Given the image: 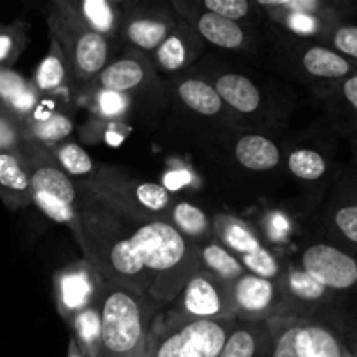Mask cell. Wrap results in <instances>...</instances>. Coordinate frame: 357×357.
I'll use <instances>...</instances> for the list:
<instances>
[{"label": "cell", "instance_id": "6", "mask_svg": "<svg viewBox=\"0 0 357 357\" xmlns=\"http://www.w3.org/2000/svg\"><path fill=\"white\" fill-rule=\"evenodd\" d=\"M49 26L77 79L89 80L103 72L108 61L107 37L91 30L72 3H58L49 14Z\"/></svg>", "mask_w": 357, "mask_h": 357}, {"label": "cell", "instance_id": "2", "mask_svg": "<svg viewBox=\"0 0 357 357\" xmlns=\"http://www.w3.org/2000/svg\"><path fill=\"white\" fill-rule=\"evenodd\" d=\"M162 307L150 296L103 282L98 357L145 356L155 317Z\"/></svg>", "mask_w": 357, "mask_h": 357}, {"label": "cell", "instance_id": "41", "mask_svg": "<svg viewBox=\"0 0 357 357\" xmlns=\"http://www.w3.org/2000/svg\"><path fill=\"white\" fill-rule=\"evenodd\" d=\"M335 45L342 52L357 58V26H344L335 33Z\"/></svg>", "mask_w": 357, "mask_h": 357}, {"label": "cell", "instance_id": "38", "mask_svg": "<svg viewBox=\"0 0 357 357\" xmlns=\"http://www.w3.org/2000/svg\"><path fill=\"white\" fill-rule=\"evenodd\" d=\"M96 110L103 117H119L124 114L129 107V96L122 93H114V91L100 89L96 94Z\"/></svg>", "mask_w": 357, "mask_h": 357}, {"label": "cell", "instance_id": "28", "mask_svg": "<svg viewBox=\"0 0 357 357\" xmlns=\"http://www.w3.org/2000/svg\"><path fill=\"white\" fill-rule=\"evenodd\" d=\"M169 23L153 17H139L128 24V37L136 47L152 51L169 37Z\"/></svg>", "mask_w": 357, "mask_h": 357}, {"label": "cell", "instance_id": "21", "mask_svg": "<svg viewBox=\"0 0 357 357\" xmlns=\"http://www.w3.org/2000/svg\"><path fill=\"white\" fill-rule=\"evenodd\" d=\"M197 31L202 38L223 49H239L246 44V35L237 21L225 20L213 13L201 14L197 20Z\"/></svg>", "mask_w": 357, "mask_h": 357}, {"label": "cell", "instance_id": "11", "mask_svg": "<svg viewBox=\"0 0 357 357\" xmlns=\"http://www.w3.org/2000/svg\"><path fill=\"white\" fill-rule=\"evenodd\" d=\"M272 331L268 321H239L218 357H271Z\"/></svg>", "mask_w": 357, "mask_h": 357}, {"label": "cell", "instance_id": "42", "mask_svg": "<svg viewBox=\"0 0 357 357\" xmlns=\"http://www.w3.org/2000/svg\"><path fill=\"white\" fill-rule=\"evenodd\" d=\"M344 93H345V98L351 101L352 107L357 110V77H352V79H349L347 82H345Z\"/></svg>", "mask_w": 357, "mask_h": 357}, {"label": "cell", "instance_id": "17", "mask_svg": "<svg viewBox=\"0 0 357 357\" xmlns=\"http://www.w3.org/2000/svg\"><path fill=\"white\" fill-rule=\"evenodd\" d=\"M73 342L87 357H98L101 333V293L91 305L68 321Z\"/></svg>", "mask_w": 357, "mask_h": 357}, {"label": "cell", "instance_id": "31", "mask_svg": "<svg viewBox=\"0 0 357 357\" xmlns=\"http://www.w3.org/2000/svg\"><path fill=\"white\" fill-rule=\"evenodd\" d=\"M56 159H58L59 166L66 174H73V176H84V174H91L94 171L93 159L89 153L77 143H59L58 149L54 152Z\"/></svg>", "mask_w": 357, "mask_h": 357}, {"label": "cell", "instance_id": "14", "mask_svg": "<svg viewBox=\"0 0 357 357\" xmlns=\"http://www.w3.org/2000/svg\"><path fill=\"white\" fill-rule=\"evenodd\" d=\"M213 239H218L220 246L229 250L237 260L264 246L248 223L227 215H220L213 220Z\"/></svg>", "mask_w": 357, "mask_h": 357}, {"label": "cell", "instance_id": "1", "mask_svg": "<svg viewBox=\"0 0 357 357\" xmlns=\"http://www.w3.org/2000/svg\"><path fill=\"white\" fill-rule=\"evenodd\" d=\"M79 241L84 260L105 282L149 296L152 279L142 264L131 213L79 185Z\"/></svg>", "mask_w": 357, "mask_h": 357}, {"label": "cell", "instance_id": "26", "mask_svg": "<svg viewBox=\"0 0 357 357\" xmlns=\"http://www.w3.org/2000/svg\"><path fill=\"white\" fill-rule=\"evenodd\" d=\"M80 20L93 31L103 35H112L117 28V10L108 0H82L79 3H72Z\"/></svg>", "mask_w": 357, "mask_h": 357}, {"label": "cell", "instance_id": "22", "mask_svg": "<svg viewBox=\"0 0 357 357\" xmlns=\"http://www.w3.org/2000/svg\"><path fill=\"white\" fill-rule=\"evenodd\" d=\"M199 267L230 284L248 272L229 250L213 241L199 248Z\"/></svg>", "mask_w": 357, "mask_h": 357}, {"label": "cell", "instance_id": "16", "mask_svg": "<svg viewBox=\"0 0 357 357\" xmlns=\"http://www.w3.org/2000/svg\"><path fill=\"white\" fill-rule=\"evenodd\" d=\"M236 159L246 169L271 171L278 167L281 152L272 139L260 135H248L236 143Z\"/></svg>", "mask_w": 357, "mask_h": 357}, {"label": "cell", "instance_id": "20", "mask_svg": "<svg viewBox=\"0 0 357 357\" xmlns=\"http://www.w3.org/2000/svg\"><path fill=\"white\" fill-rule=\"evenodd\" d=\"M23 128L26 139L44 146H52L68 138L73 129V122L65 114H49L44 117L33 114L31 117L24 119Z\"/></svg>", "mask_w": 357, "mask_h": 357}, {"label": "cell", "instance_id": "32", "mask_svg": "<svg viewBox=\"0 0 357 357\" xmlns=\"http://www.w3.org/2000/svg\"><path fill=\"white\" fill-rule=\"evenodd\" d=\"M26 45V33L21 23L0 26V68H9Z\"/></svg>", "mask_w": 357, "mask_h": 357}, {"label": "cell", "instance_id": "30", "mask_svg": "<svg viewBox=\"0 0 357 357\" xmlns=\"http://www.w3.org/2000/svg\"><path fill=\"white\" fill-rule=\"evenodd\" d=\"M282 293L288 291L295 298L303 300V302H316L323 298L326 288L321 282H317L312 275L307 274L305 271H296L291 268L284 278L279 279Z\"/></svg>", "mask_w": 357, "mask_h": 357}, {"label": "cell", "instance_id": "10", "mask_svg": "<svg viewBox=\"0 0 357 357\" xmlns=\"http://www.w3.org/2000/svg\"><path fill=\"white\" fill-rule=\"evenodd\" d=\"M303 271L324 288L347 289L357 281V264L344 251L326 244H316L302 257Z\"/></svg>", "mask_w": 357, "mask_h": 357}, {"label": "cell", "instance_id": "4", "mask_svg": "<svg viewBox=\"0 0 357 357\" xmlns=\"http://www.w3.org/2000/svg\"><path fill=\"white\" fill-rule=\"evenodd\" d=\"M45 146L26 139L23 146L24 162H26L28 176H30V197L31 204L37 206L49 220L66 225L79 236V185L73 183L72 178L56 166L54 162L45 160Z\"/></svg>", "mask_w": 357, "mask_h": 357}, {"label": "cell", "instance_id": "27", "mask_svg": "<svg viewBox=\"0 0 357 357\" xmlns=\"http://www.w3.org/2000/svg\"><path fill=\"white\" fill-rule=\"evenodd\" d=\"M303 66L309 73L324 79H338L347 75L351 66L337 52L324 47H312L303 54Z\"/></svg>", "mask_w": 357, "mask_h": 357}, {"label": "cell", "instance_id": "13", "mask_svg": "<svg viewBox=\"0 0 357 357\" xmlns=\"http://www.w3.org/2000/svg\"><path fill=\"white\" fill-rule=\"evenodd\" d=\"M38 93L33 84L10 68H0V110L20 121L37 112Z\"/></svg>", "mask_w": 357, "mask_h": 357}, {"label": "cell", "instance_id": "15", "mask_svg": "<svg viewBox=\"0 0 357 357\" xmlns=\"http://www.w3.org/2000/svg\"><path fill=\"white\" fill-rule=\"evenodd\" d=\"M220 100L243 114H251L260 107L261 94L248 77L239 73H225L215 84Z\"/></svg>", "mask_w": 357, "mask_h": 357}, {"label": "cell", "instance_id": "12", "mask_svg": "<svg viewBox=\"0 0 357 357\" xmlns=\"http://www.w3.org/2000/svg\"><path fill=\"white\" fill-rule=\"evenodd\" d=\"M0 199L13 211L31 204L30 176L21 153H0Z\"/></svg>", "mask_w": 357, "mask_h": 357}, {"label": "cell", "instance_id": "9", "mask_svg": "<svg viewBox=\"0 0 357 357\" xmlns=\"http://www.w3.org/2000/svg\"><path fill=\"white\" fill-rule=\"evenodd\" d=\"M103 282V279L86 260L66 265L56 275V302H58L59 314L65 317L66 323L100 296Z\"/></svg>", "mask_w": 357, "mask_h": 357}, {"label": "cell", "instance_id": "44", "mask_svg": "<svg viewBox=\"0 0 357 357\" xmlns=\"http://www.w3.org/2000/svg\"><path fill=\"white\" fill-rule=\"evenodd\" d=\"M142 357H146V352H145V356H142Z\"/></svg>", "mask_w": 357, "mask_h": 357}, {"label": "cell", "instance_id": "18", "mask_svg": "<svg viewBox=\"0 0 357 357\" xmlns=\"http://www.w3.org/2000/svg\"><path fill=\"white\" fill-rule=\"evenodd\" d=\"M169 222L181 236L197 244L199 248H201V243L208 244L213 241V222L201 208L190 202L181 201L173 204Z\"/></svg>", "mask_w": 357, "mask_h": 357}, {"label": "cell", "instance_id": "7", "mask_svg": "<svg viewBox=\"0 0 357 357\" xmlns=\"http://www.w3.org/2000/svg\"><path fill=\"white\" fill-rule=\"evenodd\" d=\"M167 319H220L234 316L230 282L199 268L176 298L160 310Z\"/></svg>", "mask_w": 357, "mask_h": 357}, {"label": "cell", "instance_id": "34", "mask_svg": "<svg viewBox=\"0 0 357 357\" xmlns=\"http://www.w3.org/2000/svg\"><path fill=\"white\" fill-rule=\"evenodd\" d=\"M24 142L23 121L0 110V153H21Z\"/></svg>", "mask_w": 357, "mask_h": 357}, {"label": "cell", "instance_id": "24", "mask_svg": "<svg viewBox=\"0 0 357 357\" xmlns=\"http://www.w3.org/2000/svg\"><path fill=\"white\" fill-rule=\"evenodd\" d=\"M66 70H68V63H66L65 54H63L58 42L52 38L51 49H49L47 56L38 65L37 72H35V79L31 84L37 89V93H52V91L65 86L66 75H68Z\"/></svg>", "mask_w": 357, "mask_h": 357}, {"label": "cell", "instance_id": "23", "mask_svg": "<svg viewBox=\"0 0 357 357\" xmlns=\"http://www.w3.org/2000/svg\"><path fill=\"white\" fill-rule=\"evenodd\" d=\"M145 75V66L138 59L126 58L105 66L103 72L100 73V84L101 89L126 94L128 91L142 86Z\"/></svg>", "mask_w": 357, "mask_h": 357}, {"label": "cell", "instance_id": "37", "mask_svg": "<svg viewBox=\"0 0 357 357\" xmlns=\"http://www.w3.org/2000/svg\"><path fill=\"white\" fill-rule=\"evenodd\" d=\"M206 13H213L230 21H239L248 16L251 3L248 0H206Z\"/></svg>", "mask_w": 357, "mask_h": 357}, {"label": "cell", "instance_id": "19", "mask_svg": "<svg viewBox=\"0 0 357 357\" xmlns=\"http://www.w3.org/2000/svg\"><path fill=\"white\" fill-rule=\"evenodd\" d=\"M296 352L300 357H352L326 328L302 324L296 335Z\"/></svg>", "mask_w": 357, "mask_h": 357}, {"label": "cell", "instance_id": "40", "mask_svg": "<svg viewBox=\"0 0 357 357\" xmlns=\"http://www.w3.org/2000/svg\"><path fill=\"white\" fill-rule=\"evenodd\" d=\"M335 222L345 237L357 243V206L342 208L335 216Z\"/></svg>", "mask_w": 357, "mask_h": 357}, {"label": "cell", "instance_id": "35", "mask_svg": "<svg viewBox=\"0 0 357 357\" xmlns=\"http://www.w3.org/2000/svg\"><path fill=\"white\" fill-rule=\"evenodd\" d=\"M155 59L162 70H167V72L180 70L188 59L187 44H185V40L180 35H169V37L157 47Z\"/></svg>", "mask_w": 357, "mask_h": 357}, {"label": "cell", "instance_id": "25", "mask_svg": "<svg viewBox=\"0 0 357 357\" xmlns=\"http://www.w3.org/2000/svg\"><path fill=\"white\" fill-rule=\"evenodd\" d=\"M178 96L190 110L201 115H216L223 108V101L220 100L215 87L204 80H183L178 87Z\"/></svg>", "mask_w": 357, "mask_h": 357}, {"label": "cell", "instance_id": "8", "mask_svg": "<svg viewBox=\"0 0 357 357\" xmlns=\"http://www.w3.org/2000/svg\"><path fill=\"white\" fill-rule=\"evenodd\" d=\"M234 316L239 321H271L281 317L282 289L278 279L246 274L230 284Z\"/></svg>", "mask_w": 357, "mask_h": 357}, {"label": "cell", "instance_id": "39", "mask_svg": "<svg viewBox=\"0 0 357 357\" xmlns=\"http://www.w3.org/2000/svg\"><path fill=\"white\" fill-rule=\"evenodd\" d=\"M281 21H284L286 26L298 35H314L319 30V21L314 14L305 13H278Z\"/></svg>", "mask_w": 357, "mask_h": 357}, {"label": "cell", "instance_id": "5", "mask_svg": "<svg viewBox=\"0 0 357 357\" xmlns=\"http://www.w3.org/2000/svg\"><path fill=\"white\" fill-rule=\"evenodd\" d=\"M82 185L131 215L169 222L173 199L164 185L138 180L119 167L108 166L93 171V176Z\"/></svg>", "mask_w": 357, "mask_h": 357}, {"label": "cell", "instance_id": "43", "mask_svg": "<svg viewBox=\"0 0 357 357\" xmlns=\"http://www.w3.org/2000/svg\"><path fill=\"white\" fill-rule=\"evenodd\" d=\"M68 357H87L82 351H80L79 345L73 342V338H70L68 342Z\"/></svg>", "mask_w": 357, "mask_h": 357}, {"label": "cell", "instance_id": "33", "mask_svg": "<svg viewBox=\"0 0 357 357\" xmlns=\"http://www.w3.org/2000/svg\"><path fill=\"white\" fill-rule=\"evenodd\" d=\"M288 167L302 180H319L326 171V162L314 150H295L288 159Z\"/></svg>", "mask_w": 357, "mask_h": 357}, {"label": "cell", "instance_id": "36", "mask_svg": "<svg viewBox=\"0 0 357 357\" xmlns=\"http://www.w3.org/2000/svg\"><path fill=\"white\" fill-rule=\"evenodd\" d=\"M239 261L250 274L258 275V278L278 279L281 275V265H279L278 258L265 246H261L255 253L239 258Z\"/></svg>", "mask_w": 357, "mask_h": 357}, {"label": "cell", "instance_id": "3", "mask_svg": "<svg viewBox=\"0 0 357 357\" xmlns=\"http://www.w3.org/2000/svg\"><path fill=\"white\" fill-rule=\"evenodd\" d=\"M236 324V317L167 319L159 312L146 345V357H218Z\"/></svg>", "mask_w": 357, "mask_h": 357}, {"label": "cell", "instance_id": "29", "mask_svg": "<svg viewBox=\"0 0 357 357\" xmlns=\"http://www.w3.org/2000/svg\"><path fill=\"white\" fill-rule=\"evenodd\" d=\"M268 323L272 331L271 357H300L296 352V335L302 323L288 317H274Z\"/></svg>", "mask_w": 357, "mask_h": 357}]
</instances>
